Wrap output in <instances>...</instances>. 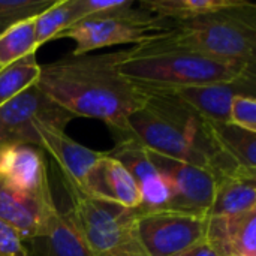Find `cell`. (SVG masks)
<instances>
[{"instance_id":"277c9868","label":"cell","mask_w":256,"mask_h":256,"mask_svg":"<svg viewBox=\"0 0 256 256\" xmlns=\"http://www.w3.org/2000/svg\"><path fill=\"white\" fill-rule=\"evenodd\" d=\"M170 42L201 54L255 68L256 4H242L189 20H171Z\"/></svg>"},{"instance_id":"e0dca14e","label":"cell","mask_w":256,"mask_h":256,"mask_svg":"<svg viewBox=\"0 0 256 256\" xmlns=\"http://www.w3.org/2000/svg\"><path fill=\"white\" fill-rule=\"evenodd\" d=\"M256 210V174L240 172L218 183L208 218L236 216Z\"/></svg>"},{"instance_id":"d4e9b609","label":"cell","mask_w":256,"mask_h":256,"mask_svg":"<svg viewBox=\"0 0 256 256\" xmlns=\"http://www.w3.org/2000/svg\"><path fill=\"white\" fill-rule=\"evenodd\" d=\"M230 123L244 130L256 134V99L255 96L237 94L231 102Z\"/></svg>"},{"instance_id":"52a82bcc","label":"cell","mask_w":256,"mask_h":256,"mask_svg":"<svg viewBox=\"0 0 256 256\" xmlns=\"http://www.w3.org/2000/svg\"><path fill=\"white\" fill-rule=\"evenodd\" d=\"M75 117L52 102L36 84L0 105V147L28 144L40 148L38 129L52 126L63 129Z\"/></svg>"},{"instance_id":"cb8c5ba5","label":"cell","mask_w":256,"mask_h":256,"mask_svg":"<svg viewBox=\"0 0 256 256\" xmlns=\"http://www.w3.org/2000/svg\"><path fill=\"white\" fill-rule=\"evenodd\" d=\"M56 0H0V34L16 22L34 18Z\"/></svg>"},{"instance_id":"83f0119b","label":"cell","mask_w":256,"mask_h":256,"mask_svg":"<svg viewBox=\"0 0 256 256\" xmlns=\"http://www.w3.org/2000/svg\"><path fill=\"white\" fill-rule=\"evenodd\" d=\"M178 256H219L210 246L206 240H202L201 243L192 246L190 249L184 250L183 254H180Z\"/></svg>"},{"instance_id":"4fadbf2b","label":"cell","mask_w":256,"mask_h":256,"mask_svg":"<svg viewBox=\"0 0 256 256\" xmlns=\"http://www.w3.org/2000/svg\"><path fill=\"white\" fill-rule=\"evenodd\" d=\"M255 74H249L234 81L159 92L172 93L212 123H230V110L232 99L237 94L255 96Z\"/></svg>"},{"instance_id":"8fae6325","label":"cell","mask_w":256,"mask_h":256,"mask_svg":"<svg viewBox=\"0 0 256 256\" xmlns=\"http://www.w3.org/2000/svg\"><path fill=\"white\" fill-rule=\"evenodd\" d=\"M56 210L52 192L26 195L0 182V222L12 228L22 242L42 238L48 219Z\"/></svg>"},{"instance_id":"2e32d148","label":"cell","mask_w":256,"mask_h":256,"mask_svg":"<svg viewBox=\"0 0 256 256\" xmlns=\"http://www.w3.org/2000/svg\"><path fill=\"white\" fill-rule=\"evenodd\" d=\"M206 242L219 256H256V210L207 218Z\"/></svg>"},{"instance_id":"ba28073f","label":"cell","mask_w":256,"mask_h":256,"mask_svg":"<svg viewBox=\"0 0 256 256\" xmlns=\"http://www.w3.org/2000/svg\"><path fill=\"white\" fill-rule=\"evenodd\" d=\"M136 228L148 256H178L206 240L207 218L172 210L138 212Z\"/></svg>"},{"instance_id":"4316f807","label":"cell","mask_w":256,"mask_h":256,"mask_svg":"<svg viewBox=\"0 0 256 256\" xmlns=\"http://www.w3.org/2000/svg\"><path fill=\"white\" fill-rule=\"evenodd\" d=\"M0 256H32L20 236L0 222Z\"/></svg>"},{"instance_id":"603a6c76","label":"cell","mask_w":256,"mask_h":256,"mask_svg":"<svg viewBox=\"0 0 256 256\" xmlns=\"http://www.w3.org/2000/svg\"><path fill=\"white\" fill-rule=\"evenodd\" d=\"M74 10L70 0H56L46 10L34 18V42L36 48L45 42L56 39L63 30L74 24Z\"/></svg>"},{"instance_id":"3957f363","label":"cell","mask_w":256,"mask_h":256,"mask_svg":"<svg viewBox=\"0 0 256 256\" xmlns=\"http://www.w3.org/2000/svg\"><path fill=\"white\" fill-rule=\"evenodd\" d=\"M117 70L144 90H174L226 82L255 74V68L224 62L176 45L164 34L124 50L117 62Z\"/></svg>"},{"instance_id":"5b68a950","label":"cell","mask_w":256,"mask_h":256,"mask_svg":"<svg viewBox=\"0 0 256 256\" xmlns=\"http://www.w3.org/2000/svg\"><path fill=\"white\" fill-rule=\"evenodd\" d=\"M64 188L72 204L68 214L90 256H148L138 236V208H126L86 196L75 188Z\"/></svg>"},{"instance_id":"7c38bea8","label":"cell","mask_w":256,"mask_h":256,"mask_svg":"<svg viewBox=\"0 0 256 256\" xmlns=\"http://www.w3.org/2000/svg\"><path fill=\"white\" fill-rule=\"evenodd\" d=\"M0 182L26 195L50 194L48 168L42 148L28 144L2 146Z\"/></svg>"},{"instance_id":"ffe728a7","label":"cell","mask_w":256,"mask_h":256,"mask_svg":"<svg viewBox=\"0 0 256 256\" xmlns=\"http://www.w3.org/2000/svg\"><path fill=\"white\" fill-rule=\"evenodd\" d=\"M212 126L224 150L243 168L256 174V134L231 123H212Z\"/></svg>"},{"instance_id":"ac0fdd59","label":"cell","mask_w":256,"mask_h":256,"mask_svg":"<svg viewBox=\"0 0 256 256\" xmlns=\"http://www.w3.org/2000/svg\"><path fill=\"white\" fill-rule=\"evenodd\" d=\"M33 242L42 244V256H90L68 212L56 210L48 219L42 238Z\"/></svg>"},{"instance_id":"d6986e66","label":"cell","mask_w":256,"mask_h":256,"mask_svg":"<svg viewBox=\"0 0 256 256\" xmlns=\"http://www.w3.org/2000/svg\"><path fill=\"white\" fill-rule=\"evenodd\" d=\"M242 3V0H141L140 8L166 20H189Z\"/></svg>"},{"instance_id":"9c48e42d","label":"cell","mask_w":256,"mask_h":256,"mask_svg":"<svg viewBox=\"0 0 256 256\" xmlns=\"http://www.w3.org/2000/svg\"><path fill=\"white\" fill-rule=\"evenodd\" d=\"M147 154L154 168L170 183L171 201L166 210L208 218L218 188L216 177L204 168L166 158L152 150H147Z\"/></svg>"},{"instance_id":"484cf974","label":"cell","mask_w":256,"mask_h":256,"mask_svg":"<svg viewBox=\"0 0 256 256\" xmlns=\"http://www.w3.org/2000/svg\"><path fill=\"white\" fill-rule=\"evenodd\" d=\"M70 4L74 10V21L78 22L84 18L98 14L134 6V2L132 0H70Z\"/></svg>"},{"instance_id":"7a4b0ae2","label":"cell","mask_w":256,"mask_h":256,"mask_svg":"<svg viewBox=\"0 0 256 256\" xmlns=\"http://www.w3.org/2000/svg\"><path fill=\"white\" fill-rule=\"evenodd\" d=\"M146 92L148 93L146 104L128 120L132 138L141 146L204 168L216 177L218 183L248 171L219 144L212 122L172 93Z\"/></svg>"},{"instance_id":"30bf717a","label":"cell","mask_w":256,"mask_h":256,"mask_svg":"<svg viewBox=\"0 0 256 256\" xmlns=\"http://www.w3.org/2000/svg\"><path fill=\"white\" fill-rule=\"evenodd\" d=\"M106 154L118 160L130 174L140 190V213L162 212L168 208L171 201V188L165 176H162L148 159L147 148L136 140L129 138L117 141V146Z\"/></svg>"},{"instance_id":"8992f818","label":"cell","mask_w":256,"mask_h":256,"mask_svg":"<svg viewBox=\"0 0 256 256\" xmlns=\"http://www.w3.org/2000/svg\"><path fill=\"white\" fill-rule=\"evenodd\" d=\"M170 30L171 20L156 16L141 8L134 9V6H129L84 18L63 30L56 39H72L75 42L72 54L82 56L93 50L112 45H140Z\"/></svg>"},{"instance_id":"44dd1931","label":"cell","mask_w":256,"mask_h":256,"mask_svg":"<svg viewBox=\"0 0 256 256\" xmlns=\"http://www.w3.org/2000/svg\"><path fill=\"white\" fill-rule=\"evenodd\" d=\"M34 54L30 52L0 69V105L36 84L40 64Z\"/></svg>"},{"instance_id":"6da1fadb","label":"cell","mask_w":256,"mask_h":256,"mask_svg":"<svg viewBox=\"0 0 256 256\" xmlns=\"http://www.w3.org/2000/svg\"><path fill=\"white\" fill-rule=\"evenodd\" d=\"M123 51L82 56L69 52L40 64L36 86L74 117L100 120L116 141L129 140L132 135L128 120L146 104L148 93L117 70Z\"/></svg>"},{"instance_id":"9a60e30c","label":"cell","mask_w":256,"mask_h":256,"mask_svg":"<svg viewBox=\"0 0 256 256\" xmlns=\"http://www.w3.org/2000/svg\"><path fill=\"white\" fill-rule=\"evenodd\" d=\"M40 148L45 150L57 162L64 186L81 189L82 182L92 166L104 154L74 141L63 129L52 126H40L38 129Z\"/></svg>"},{"instance_id":"7402d4cb","label":"cell","mask_w":256,"mask_h":256,"mask_svg":"<svg viewBox=\"0 0 256 256\" xmlns=\"http://www.w3.org/2000/svg\"><path fill=\"white\" fill-rule=\"evenodd\" d=\"M34 18L16 22L0 34V69L30 52H36Z\"/></svg>"},{"instance_id":"5bb4252c","label":"cell","mask_w":256,"mask_h":256,"mask_svg":"<svg viewBox=\"0 0 256 256\" xmlns=\"http://www.w3.org/2000/svg\"><path fill=\"white\" fill-rule=\"evenodd\" d=\"M86 196L123 206L126 208H138L141 204L136 183L126 168L106 152L87 172L80 189Z\"/></svg>"}]
</instances>
